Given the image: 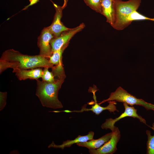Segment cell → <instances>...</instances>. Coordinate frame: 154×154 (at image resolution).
<instances>
[{
  "label": "cell",
  "mask_w": 154,
  "mask_h": 154,
  "mask_svg": "<svg viewBox=\"0 0 154 154\" xmlns=\"http://www.w3.org/2000/svg\"><path fill=\"white\" fill-rule=\"evenodd\" d=\"M53 66L49 59L43 56L23 54L13 49L3 52L0 59V74L9 68L27 69L46 67L52 68Z\"/></svg>",
  "instance_id": "6da1fadb"
},
{
  "label": "cell",
  "mask_w": 154,
  "mask_h": 154,
  "mask_svg": "<svg viewBox=\"0 0 154 154\" xmlns=\"http://www.w3.org/2000/svg\"><path fill=\"white\" fill-rule=\"evenodd\" d=\"M55 77L54 82H49L37 80L36 95L42 105L54 109L62 108L63 106L58 98V94L66 78L62 65H55L52 68Z\"/></svg>",
  "instance_id": "7a4b0ae2"
},
{
  "label": "cell",
  "mask_w": 154,
  "mask_h": 154,
  "mask_svg": "<svg viewBox=\"0 0 154 154\" xmlns=\"http://www.w3.org/2000/svg\"><path fill=\"white\" fill-rule=\"evenodd\" d=\"M115 10V20L112 27L118 30L123 29L129 25L127 19L129 15L136 11L141 3V0H129L124 1L114 0Z\"/></svg>",
  "instance_id": "3957f363"
},
{
  "label": "cell",
  "mask_w": 154,
  "mask_h": 154,
  "mask_svg": "<svg viewBox=\"0 0 154 154\" xmlns=\"http://www.w3.org/2000/svg\"><path fill=\"white\" fill-rule=\"evenodd\" d=\"M111 101L125 103L131 106L134 105L141 106L147 110H154V105L146 102L142 99L137 98L120 86L118 87L115 92H112L108 98L98 104L100 105Z\"/></svg>",
  "instance_id": "277c9868"
},
{
  "label": "cell",
  "mask_w": 154,
  "mask_h": 154,
  "mask_svg": "<svg viewBox=\"0 0 154 154\" xmlns=\"http://www.w3.org/2000/svg\"><path fill=\"white\" fill-rule=\"evenodd\" d=\"M85 27V25L82 23L78 26L64 31L59 36L52 38L50 40V44L53 52L59 49L64 45L69 43L72 37Z\"/></svg>",
  "instance_id": "5b68a950"
},
{
  "label": "cell",
  "mask_w": 154,
  "mask_h": 154,
  "mask_svg": "<svg viewBox=\"0 0 154 154\" xmlns=\"http://www.w3.org/2000/svg\"><path fill=\"white\" fill-rule=\"evenodd\" d=\"M54 37L48 27L44 28L38 38L37 46L39 48V54L49 58L53 53L50 44Z\"/></svg>",
  "instance_id": "8992f818"
},
{
  "label": "cell",
  "mask_w": 154,
  "mask_h": 154,
  "mask_svg": "<svg viewBox=\"0 0 154 154\" xmlns=\"http://www.w3.org/2000/svg\"><path fill=\"white\" fill-rule=\"evenodd\" d=\"M125 108L124 112L122 113L118 117L113 119L112 118L107 119L105 122L101 125L102 129H109L112 131L114 129L115 126L114 124L116 122L122 118L127 117H131L138 119L141 122L146 124L145 120L142 117L139 115L137 113V110L133 106H130L125 103H123Z\"/></svg>",
  "instance_id": "52a82bcc"
},
{
  "label": "cell",
  "mask_w": 154,
  "mask_h": 154,
  "mask_svg": "<svg viewBox=\"0 0 154 154\" xmlns=\"http://www.w3.org/2000/svg\"><path fill=\"white\" fill-rule=\"evenodd\" d=\"M112 135L110 140L100 148L89 149L92 154H112L117 150V145L120 137V132L118 128L116 127L112 131Z\"/></svg>",
  "instance_id": "ba28073f"
},
{
  "label": "cell",
  "mask_w": 154,
  "mask_h": 154,
  "mask_svg": "<svg viewBox=\"0 0 154 154\" xmlns=\"http://www.w3.org/2000/svg\"><path fill=\"white\" fill-rule=\"evenodd\" d=\"M52 2L56 12L52 23L48 27L54 37H56L60 35L63 32L67 31L70 28L66 27L61 21L63 9L62 6L58 5Z\"/></svg>",
  "instance_id": "9c48e42d"
},
{
  "label": "cell",
  "mask_w": 154,
  "mask_h": 154,
  "mask_svg": "<svg viewBox=\"0 0 154 154\" xmlns=\"http://www.w3.org/2000/svg\"><path fill=\"white\" fill-rule=\"evenodd\" d=\"M95 102H94V105L92 106L90 108H86V105L83 106L82 107L81 110L79 111H71L68 110H65L64 112L66 113H70L71 112H82L84 111H91L96 114L99 115L104 110H107L110 112H113L114 113L115 111L119 112L116 109V103L115 101H111L108 102L109 104L108 105L105 107H103L101 106L98 103H97L96 101L95 96L94 97Z\"/></svg>",
  "instance_id": "30bf717a"
},
{
  "label": "cell",
  "mask_w": 154,
  "mask_h": 154,
  "mask_svg": "<svg viewBox=\"0 0 154 154\" xmlns=\"http://www.w3.org/2000/svg\"><path fill=\"white\" fill-rule=\"evenodd\" d=\"M13 72L20 80H25L29 79L36 80L41 78L43 70L40 68L32 69L29 70L25 69H14Z\"/></svg>",
  "instance_id": "8fae6325"
},
{
  "label": "cell",
  "mask_w": 154,
  "mask_h": 154,
  "mask_svg": "<svg viewBox=\"0 0 154 154\" xmlns=\"http://www.w3.org/2000/svg\"><path fill=\"white\" fill-rule=\"evenodd\" d=\"M101 14L106 17V22L112 27L115 20V10L114 0H102Z\"/></svg>",
  "instance_id": "7c38bea8"
},
{
  "label": "cell",
  "mask_w": 154,
  "mask_h": 154,
  "mask_svg": "<svg viewBox=\"0 0 154 154\" xmlns=\"http://www.w3.org/2000/svg\"><path fill=\"white\" fill-rule=\"evenodd\" d=\"M94 133L92 131L89 132L88 134L86 135H78L74 140H67L64 141L60 145H56L53 142L48 146V148L53 147L55 148H60L63 149L65 147H70L75 143L79 142H84L93 139Z\"/></svg>",
  "instance_id": "4fadbf2b"
},
{
  "label": "cell",
  "mask_w": 154,
  "mask_h": 154,
  "mask_svg": "<svg viewBox=\"0 0 154 154\" xmlns=\"http://www.w3.org/2000/svg\"><path fill=\"white\" fill-rule=\"evenodd\" d=\"M112 135V132L108 133L100 138L96 139H92L84 142H79L76 144L79 146L85 147L89 149H97L108 141Z\"/></svg>",
  "instance_id": "5bb4252c"
},
{
  "label": "cell",
  "mask_w": 154,
  "mask_h": 154,
  "mask_svg": "<svg viewBox=\"0 0 154 154\" xmlns=\"http://www.w3.org/2000/svg\"><path fill=\"white\" fill-rule=\"evenodd\" d=\"M68 44L69 43L66 44L59 49L53 51L52 55L49 58L50 62L53 65H58L62 64V54Z\"/></svg>",
  "instance_id": "9a60e30c"
},
{
  "label": "cell",
  "mask_w": 154,
  "mask_h": 154,
  "mask_svg": "<svg viewBox=\"0 0 154 154\" xmlns=\"http://www.w3.org/2000/svg\"><path fill=\"white\" fill-rule=\"evenodd\" d=\"M152 127H150L154 131V123H153ZM147 136V153L154 154V135L152 136L151 131L148 130L146 131Z\"/></svg>",
  "instance_id": "2e32d148"
},
{
  "label": "cell",
  "mask_w": 154,
  "mask_h": 154,
  "mask_svg": "<svg viewBox=\"0 0 154 154\" xmlns=\"http://www.w3.org/2000/svg\"><path fill=\"white\" fill-rule=\"evenodd\" d=\"M102 0H84L86 4L97 13L102 14Z\"/></svg>",
  "instance_id": "e0dca14e"
},
{
  "label": "cell",
  "mask_w": 154,
  "mask_h": 154,
  "mask_svg": "<svg viewBox=\"0 0 154 154\" xmlns=\"http://www.w3.org/2000/svg\"><path fill=\"white\" fill-rule=\"evenodd\" d=\"M49 68L48 67L44 68L41 78L43 81L49 82H53L55 81V77L52 71H49Z\"/></svg>",
  "instance_id": "ac0fdd59"
},
{
  "label": "cell",
  "mask_w": 154,
  "mask_h": 154,
  "mask_svg": "<svg viewBox=\"0 0 154 154\" xmlns=\"http://www.w3.org/2000/svg\"><path fill=\"white\" fill-rule=\"evenodd\" d=\"M148 19H149L141 15L136 11L131 13L128 16L127 22L128 25L133 21Z\"/></svg>",
  "instance_id": "d6986e66"
},
{
  "label": "cell",
  "mask_w": 154,
  "mask_h": 154,
  "mask_svg": "<svg viewBox=\"0 0 154 154\" xmlns=\"http://www.w3.org/2000/svg\"><path fill=\"white\" fill-rule=\"evenodd\" d=\"M7 93L6 92H0V111L3 109L6 105Z\"/></svg>",
  "instance_id": "ffe728a7"
},
{
  "label": "cell",
  "mask_w": 154,
  "mask_h": 154,
  "mask_svg": "<svg viewBox=\"0 0 154 154\" xmlns=\"http://www.w3.org/2000/svg\"><path fill=\"white\" fill-rule=\"evenodd\" d=\"M64 3L63 5L62 6V8L64 9L67 6V2H68V0H63Z\"/></svg>",
  "instance_id": "44dd1931"
}]
</instances>
